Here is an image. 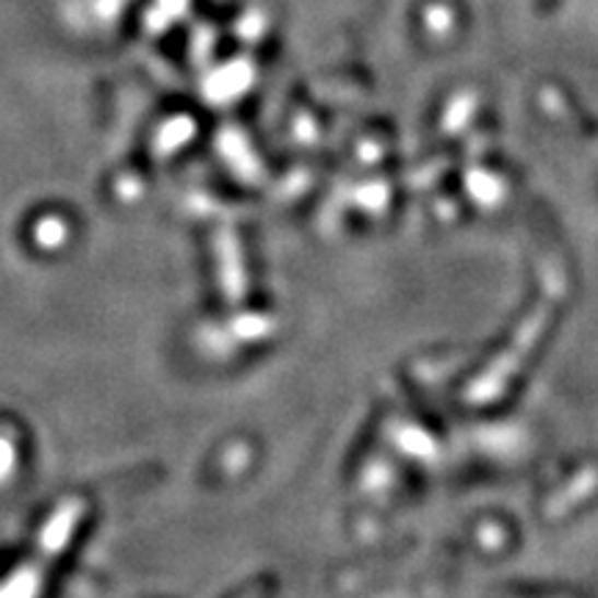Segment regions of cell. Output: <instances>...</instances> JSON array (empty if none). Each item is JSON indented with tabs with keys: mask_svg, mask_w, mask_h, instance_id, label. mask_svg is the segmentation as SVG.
I'll use <instances>...</instances> for the list:
<instances>
[]
</instances>
